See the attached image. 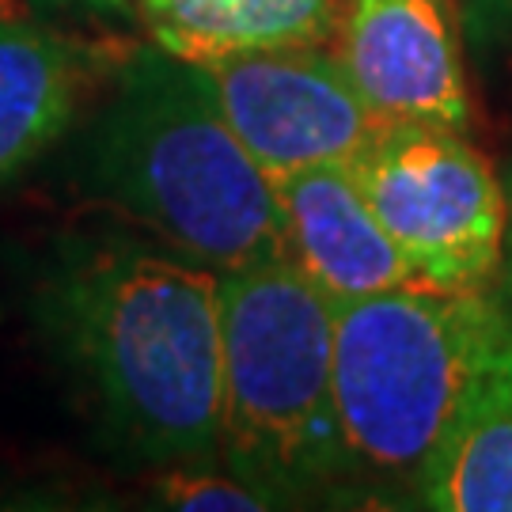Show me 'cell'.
Masks as SVG:
<instances>
[{
    "mask_svg": "<svg viewBox=\"0 0 512 512\" xmlns=\"http://www.w3.org/2000/svg\"><path fill=\"white\" fill-rule=\"evenodd\" d=\"M505 190H509V228H505V255H501V270H497L494 293L512 315V167L505 171Z\"/></svg>",
    "mask_w": 512,
    "mask_h": 512,
    "instance_id": "obj_15",
    "label": "cell"
},
{
    "mask_svg": "<svg viewBox=\"0 0 512 512\" xmlns=\"http://www.w3.org/2000/svg\"><path fill=\"white\" fill-rule=\"evenodd\" d=\"M152 501L160 509L183 512H262L274 509L270 497H262L243 482L236 471H228L220 459H198V463H171L160 467L152 478Z\"/></svg>",
    "mask_w": 512,
    "mask_h": 512,
    "instance_id": "obj_12",
    "label": "cell"
},
{
    "mask_svg": "<svg viewBox=\"0 0 512 512\" xmlns=\"http://www.w3.org/2000/svg\"><path fill=\"white\" fill-rule=\"evenodd\" d=\"M194 69L274 183L304 167L353 164L391 122L368 103L330 42L247 50Z\"/></svg>",
    "mask_w": 512,
    "mask_h": 512,
    "instance_id": "obj_6",
    "label": "cell"
},
{
    "mask_svg": "<svg viewBox=\"0 0 512 512\" xmlns=\"http://www.w3.org/2000/svg\"><path fill=\"white\" fill-rule=\"evenodd\" d=\"M414 494L437 512H512V365L467 406Z\"/></svg>",
    "mask_w": 512,
    "mask_h": 512,
    "instance_id": "obj_11",
    "label": "cell"
},
{
    "mask_svg": "<svg viewBox=\"0 0 512 512\" xmlns=\"http://www.w3.org/2000/svg\"><path fill=\"white\" fill-rule=\"evenodd\" d=\"M349 167L421 281L494 289L509 190L505 175L467 141V129L387 122Z\"/></svg>",
    "mask_w": 512,
    "mask_h": 512,
    "instance_id": "obj_5",
    "label": "cell"
},
{
    "mask_svg": "<svg viewBox=\"0 0 512 512\" xmlns=\"http://www.w3.org/2000/svg\"><path fill=\"white\" fill-rule=\"evenodd\" d=\"M35 4L92 19H137V0H35Z\"/></svg>",
    "mask_w": 512,
    "mask_h": 512,
    "instance_id": "obj_14",
    "label": "cell"
},
{
    "mask_svg": "<svg viewBox=\"0 0 512 512\" xmlns=\"http://www.w3.org/2000/svg\"><path fill=\"white\" fill-rule=\"evenodd\" d=\"M274 186L289 262L327 296L330 308L421 281L387 236L349 164L304 167Z\"/></svg>",
    "mask_w": 512,
    "mask_h": 512,
    "instance_id": "obj_8",
    "label": "cell"
},
{
    "mask_svg": "<svg viewBox=\"0 0 512 512\" xmlns=\"http://www.w3.org/2000/svg\"><path fill=\"white\" fill-rule=\"evenodd\" d=\"M88 61L73 38L0 16V186L16 183L73 129Z\"/></svg>",
    "mask_w": 512,
    "mask_h": 512,
    "instance_id": "obj_9",
    "label": "cell"
},
{
    "mask_svg": "<svg viewBox=\"0 0 512 512\" xmlns=\"http://www.w3.org/2000/svg\"><path fill=\"white\" fill-rule=\"evenodd\" d=\"M220 463L274 509L357 478L334 387V308L289 258L220 274Z\"/></svg>",
    "mask_w": 512,
    "mask_h": 512,
    "instance_id": "obj_4",
    "label": "cell"
},
{
    "mask_svg": "<svg viewBox=\"0 0 512 512\" xmlns=\"http://www.w3.org/2000/svg\"><path fill=\"white\" fill-rule=\"evenodd\" d=\"M31 311L107 440L148 467L220 459V274L148 232L61 239Z\"/></svg>",
    "mask_w": 512,
    "mask_h": 512,
    "instance_id": "obj_1",
    "label": "cell"
},
{
    "mask_svg": "<svg viewBox=\"0 0 512 512\" xmlns=\"http://www.w3.org/2000/svg\"><path fill=\"white\" fill-rule=\"evenodd\" d=\"M349 0H137L148 42L183 61L274 50L334 46Z\"/></svg>",
    "mask_w": 512,
    "mask_h": 512,
    "instance_id": "obj_10",
    "label": "cell"
},
{
    "mask_svg": "<svg viewBox=\"0 0 512 512\" xmlns=\"http://www.w3.org/2000/svg\"><path fill=\"white\" fill-rule=\"evenodd\" d=\"M459 0H349L334 50L391 122L471 126Z\"/></svg>",
    "mask_w": 512,
    "mask_h": 512,
    "instance_id": "obj_7",
    "label": "cell"
},
{
    "mask_svg": "<svg viewBox=\"0 0 512 512\" xmlns=\"http://www.w3.org/2000/svg\"><path fill=\"white\" fill-rule=\"evenodd\" d=\"M509 365L512 315L494 289L414 281L334 308V387L357 475L418 486Z\"/></svg>",
    "mask_w": 512,
    "mask_h": 512,
    "instance_id": "obj_3",
    "label": "cell"
},
{
    "mask_svg": "<svg viewBox=\"0 0 512 512\" xmlns=\"http://www.w3.org/2000/svg\"><path fill=\"white\" fill-rule=\"evenodd\" d=\"M463 35L482 54L512 46V0H459Z\"/></svg>",
    "mask_w": 512,
    "mask_h": 512,
    "instance_id": "obj_13",
    "label": "cell"
},
{
    "mask_svg": "<svg viewBox=\"0 0 512 512\" xmlns=\"http://www.w3.org/2000/svg\"><path fill=\"white\" fill-rule=\"evenodd\" d=\"M80 171L95 202L217 274L289 258L274 179L224 122L198 69L156 42L118 65Z\"/></svg>",
    "mask_w": 512,
    "mask_h": 512,
    "instance_id": "obj_2",
    "label": "cell"
}]
</instances>
